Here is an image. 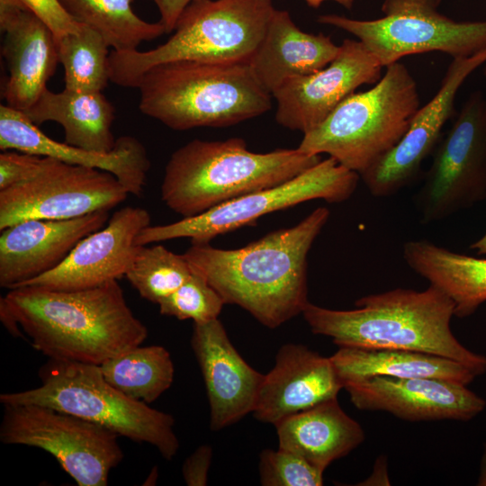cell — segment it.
<instances>
[{"label": "cell", "instance_id": "obj_1", "mask_svg": "<svg viewBox=\"0 0 486 486\" xmlns=\"http://www.w3.org/2000/svg\"><path fill=\"white\" fill-rule=\"evenodd\" d=\"M0 320L50 359L96 365L142 345L148 333L118 280L81 290L10 289L0 298Z\"/></svg>", "mask_w": 486, "mask_h": 486}, {"label": "cell", "instance_id": "obj_2", "mask_svg": "<svg viewBox=\"0 0 486 486\" xmlns=\"http://www.w3.org/2000/svg\"><path fill=\"white\" fill-rule=\"evenodd\" d=\"M319 207L296 225L236 249L192 244L183 254L225 304H236L274 328L302 313L308 301V254L328 220Z\"/></svg>", "mask_w": 486, "mask_h": 486}, {"label": "cell", "instance_id": "obj_3", "mask_svg": "<svg viewBox=\"0 0 486 486\" xmlns=\"http://www.w3.org/2000/svg\"><path fill=\"white\" fill-rule=\"evenodd\" d=\"M352 310L310 303L302 315L311 331L339 347L402 349L447 357L477 376L486 373V356L466 348L451 329L454 305L438 288H396L361 297Z\"/></svg>", "mask_w": 486, "mask_h": 486}, {"label": "cell", "instance_id": "obj_4", "mask_svg": "<svg viewBox=\"0 0 486 486\" xmlns=\"http://www.w3.org/2000/svg\"><path fill=\"white\" fill-rule=\"evenodd\" d=\"M321 160L297 148L248 149L241 138L194 140L177 148L165 168L161 199L184 218L237 197L279 185Z\"/></svg>", "mask_w": 486, "mask_h": 486}, {"label": "cell", "instance_id": "obj_5", "mask_svg": "<svg viewBox=\"0 0 486 486\" xmlns=\"http://www.w3.org/2000/svg\"><path fill=\"white\" fill-rule=\"evenodd\" d=\"M136 88L140 112L176 130L230 127L272 107V94L248 62L162 63L147 70Z\"/></svg>", "mask_w": 486, "mask_h": 486}, {"label": "cell", "instance_id": "obj_6", "mask_svg": "<svg viewBox=\"0 0 486 486\" xmlns=\"http://www.w3.org/2000/svg\"><path fill=\"white\" fill-rule=\"evenodd\" d=\"M274 10L272 0H196L185 8L163 44L146 51L112 50L110 81L136 87L147 70L176 60L248 62Z\"/></svg>", "mask_w": 486, "mask_h": 486}, {"label": "cell", "instance_id": "obj_7", "mask_svg": "<svg viewBox=\"0 0 486 486\" xmlns=\"http://www.w3.org/2000/svg\"><path fill=\"white\" fill-rule=\"evenodd\" d=\"M374 86L346 97L320 124L303 134L298 148L327 154L359 176L403 137L420 107L416 80L398 61Z\"/></svg>", "mask_w": 486, "mask_h": 486}, {"label": "cell", "instance_id": "obj_8", "mask_svg": "<svg viewBox=\"0 0 486 486\" xmlns=\"http://www.w3.org/2000/svg\"><path fill=\"white\" fill-rule=\"evenodd\" d=\"M36 388L0 394L4 404H37L100 425L119 436L156 447L171 461L179 449L172 415L133 400L112 386L100 366L50 359Z\"/></svg>", "mask_w": 486, "mask_h": 486}, {"label": "cell", "instance_id": "obj_9", "mask_svg": "<svg viewBox=\"0 0 486 486\" xmlns=\"http://www.w3.org/2000/svg\"><path fill=\"white\" fill-rule=\"evenodd\" d=\"M442 0H383V16L357 20L323 14L317 21L354 35L383 67L415 54L438 51L465 58L486 48V20L457 22L438 10Z\"/></svg>", "mask_w": 486, "mask_h": 486}, {"label": "cell", "instance_id": "obj_10", "mask_svg": "<svg viewBox=\"0 0 486 486\" xmlns=\"http://www.w3.org/2000/svg\"><path fill=\"white\" fill-rule=\"evenodd\" d=\"M360 176L328 158L279 185L256 191L178 221L144 228L136 238L139 246L188 238L206 244L219 235L255 223L268 213L311 200L330 203L348 200Z\"/></svg>", "mask_w": 486, "mask_h": 486}, {"label": "cell", "instance_id": "obj_11", "mask_svg": "<svg viewBox=\"0 0 486 486\" xmlns=\"http://www.w3.org/2000/svg\"><path fill=\"white\" fill-rule=\"evenodd\" d=\"M0 441L40 448L78 486H106L123 459L119 436L75 415L37 404H4Z\"/></svg>", "mask_w": 486, "mask_h": 486}, {"label": "cell", "instance_id": "obj_12", "mask_svg": "<svg viewBox=\"0 0 486 486\" xmlns=\"http://www.w3.org/2000/svg\"><path fill=\"white\" fill-rule=\"evenodd\" d=\"M486 199V96L472 92L433 151L415 206L424 224Z\"/></svg>", "mask_w": 486, "mask_h": 486}, {"label": "cell", "instance_id": "obj_13", "mask_svg": "<svg viewBox=\"0 0 486 486\" xmlns=\"http://www.w3.org/2000/svg\"><path fill=\"white\" fill-rule=\"evenodd\" d=\"M128 194L107 171L45 157L33 177L0 190V230L31 219L65 220L110 211Z\"/></svg>", "mask_w": 486, "mask_h": 486}, {"label": "cell", "instance_id": "obj_14", "mask_svg": "<svg viewBox=\"0 0 486 486\" xmlns=\"http://www.w3.org/2000/svg\"><path fill=\"white\" fill-rule=\"evenodd\" d=\"M484 64L486 48L470 57L452 59L436 94L419 107L400 140L360 175L373 196L393 195L414 180L422 162L439 142L446 122L454 115L458 90Z\"/></svg>", "mask_w": 486, "mask_h": 486}, {"label": "cell", "instance_id": "obj_15", "mask_svg": "<svg viewBox=\"0 0 486 486\" xmlns=\"http://www.w3.org/2000/svg\"><path fill=\"white\" fill-rule=\"evenodd\" d=\"M382 68L360 40L345 39L328 66L288 80L272 94L276 102L275 121L304 134L320 124L358 87L376 84Z\"/></svg>", "mask_w": 486, "mask_h": 486}, {"label": "cell", "instance_id": "obj_16", "mask_svg": "<svg viewBox=\"0 0 486 486\" xmlns=\"http://www.w3.org/2000/svg\"><path fill=\"white\" fill-rule=\"evenodd\" d=\"M150 220L141 207L117 210L103 228L83 238L59 266L20 286L81 290L125 276L140 248L136 238Z\"/></svg>", "mask_w": 486, "mask_h": 486}, {"label": "cell", "instance_id": "obj_17", "mask_svg": "<svg viewBox=\"0 0 486 486\" xmlns=\"http://www.w3.org/2000/svg\"><path fill=\"white\" fill-rule=\"evenodd\" d=\"M468 385L436 378L374 376L344 385L361 410L384 411L408 421H468L486 408V400Z\"/></svg>", "mask_w": 486, "mask_h": 486}, {"label": "cell", "instance_id": "obj_18", "mask_svg": "<svg viewBox=\"0 0 486 486\" xmlns=\"http://www.w3.org/2000/svg\"><path fill=\"white\" fill-rule=\"evenodd\" d=\"M109 218V211L101 210L73 219H31L2 230L0 286L10 290L54 269Z\"/></svg>", "mask_w": 486, "mask_h": 486}, {"label": "cell", "instance_id": "obj_19", "mask_svg": "<svg viewBox=\"0 0 486 486\" xmlns=\"http://www.w3.org/2000/svg\"><path fill=\"white\" fill-rule=\"evenodd\" d=\"M191 346L206 388L211 429L227 428L253 412L265 374L238 354L221 321L194 324Z\"/></svg>", "mask_w": 486, "mask_h": 486}, {"label": "cell", "instance_id": "obj_20", "mask_svg": "<svg viewBox=\"0 0 486 486\" xmlns=\"http://www.w3.org/2000/svg\"><path fill=\"white\" fill-rule=\"evenodd\" d=\"M0 28L8 68L2 96L6 105L24 112L47 89L55 73L59 62L56 40L22 0H0Z\"/></svg>", "mask_w": 486, "mask_h": 486}, {"label": "cell", "instance_id": "obj_21", "mask_svg": "<svg viewBox=\"0 0 486 486\" xmlns=\"http://www.w3.org/2000/svg\"><path fill=\"white\" fill-rule=\"evenodd\" d=\"M0 148L50 157L68 164L107 171L128 190L140 196L150 167L143 144L132 136L116 140L110 152L86 150L52 140L22 112L6 104L0 106Z\"/></svg>", "mask_w": 486, "mask_h": 486}, {"label": "cell", "instance_id": "obj_22", "mask_svg": "<svg viewBox=\"0 0 486 486\" xmlns=\"http://www.w3.org/2000/svg\"><path fill=\"white\" fill-rule=\"evenodd\" d=\"M343 383L330 357L300 344H285L265 374L254 417L276 425L284 418L338 397Z\"/></svg>", "mask_w": 486, "mask_h": 486}, {"label": "cell", "instance_id": "obj_23", "mask_svg": "<svg viewBox=\"0 0 486 486\" xmlns=\"http://www.w3.org/2000/svg\"><path fill=\"white\" fill-rule=\"evenodd\" d=\"M339 50L329 36L303 32L289 12L275 9L248 62L257 82L273 94L288 80L328 66Z\"/></svg>", "mask_w": 486, "mask_h": 486}, {"label": "cell", "instance_id": "obj_24", "mask_svg": "<svg viewBox=\"0 0 486 486\" xmlns=\"http://www.w3.org/2000/svg\"><path fill=\"white\" fill-rule=\"evenodd\" d=\"M274 427L278 448L302 456L322 471L365 439L363 428L343 410L338 397L289 416Z\"/></svg>", "mask_w": 486, "mask_h": 486}, {"label": "cell", "instance_id": "obj_25", "mask_svg": "<svg viewBox=\"0 0 486 486\" xmlns=\"http://www.w3.org/2000/svg\"><path fill=\"white\" fill-rule=\"evenodd\" d=\"M408 266L441 290L454 305V317L472 315L486 302V258L456 253L428 239L403 244Z\"/></svg>", "mask_w": 486, "mask_h": 486}, {"label": "cell", "instance_id": "obj_26", "mask_svg": "<svg viewBox=\"0 0 486 486\" xmlns=\"http://www.w3.org/2000/svg\"><path fill=\"white\" fill-rule=\"evenodd\" d=\"M114 107L102 92H85L65 88L54 93L48 88L23 113L37 126L59 123L65 142L86 150L110 152L114 148L112 128Z\"/></svg>", "mask_w": 486, "mask_h": 486}, {"label": "cell", "instance_id": "obj_27", "mask_svg": "<svg viewBox=\"0 0 486 486\" xmlns=\"http://www.w3.org/2000/svg\"><path fill=\"white\" fill-rule=\"evenodd\" d=\"M330 358L343 388L346 383L374 376L436 378L464 385L477 377L462 363L418 351L339 347Z\"/></svg>", "mask_w": 486, "mask_h": 486}, {"label": "cell", "instance_id": "obj_28", "mask_svg": "<svg viewBox=\"0 0 486 486\" xmlns=\"http://www.w3.org/2000/svg\"><path fill=\"white\" fill-rule=\"evenodd\" d=\"M104 378L126 396L149 404L174 381L170 353L162 346L141 345L100 364Z\"/></svg>", "mask_w": 486, "mask_h": 486}, {"label": "cell", "instance_id": "obj_29", "mask_svg": "<svg viewBox=\"0 0 486 486\" xmlns=\"http://www.w3.org/2000/svg\"><path fill=\"white\" fill-rule=\"evenodd\" d=\"M79 23L99 32L114 51L138 50L140 43L166 33L159 22L138 16L131 0H59Z\"/></svg>", "mask_w": 486, "mask_h": 486}, {"label": "cell", "instance_id": "obj_30", "mask_svg": "<svg viewBox=\"0 0 486 486\" xmlns=\"http://www.w3.org/2000/svg\"><path fill=\"white\" fill-rule=\"evenodd\" d=\"M65 88L102 92L110 81L109 45L96 31L83 25L77 32L56 40Z\"/></svg>", "mask_w": 486, "mask_h": 486}, {"label": "cell", "instance_id": "obj_31", "mask_svg": "<svg viewBox=\"0 0 486 486\" xmlns=\"http://www.w3.org/2000/svg\"><path fill=\"white\" fill-rule=\"evenodd\" d=\"M193 272L183 254H176L158 244L140 246L125 277L142 298L158 304L178 289Z\"/></svg>", "mask_w": 486, "mask_h": 486}, {"label": "cell", "instance_id": "obj_32", "mask_svg": "<svg viewBox=\"0 0 486 486\" xmlns=\"http://www.w3.org/2000/svg\"><path fill=\"white\" fill-rule=\"evenodd\" d=\"M194 270V269H193ZM225 304L218 292L206 279L194 271L191 276L173 293L159 303L161 315L180 320H192L202 324L218 319Z\"/></svg>", "mask_w": 486, "mask_h": 486}, {"label": "cell", "instance_id": "obj_33", "mask_svg": "<svg viewBox=\"0 0 486 486\" xmlns=\"http://www.w3.org/2000/svg\"><path fill=\"white\" fill-rule=\"evenodd\" d=\"M323 472L302 456L287 450L265 449L260 454L263 486H320Z\"/></svg>", "mask_w": 486, "mask_h": 486}, {"label": "cell", "instance_id": "obj_34", "mask_svg": "<svg viewBox=\"0 0 486 486\" xmlns=\"http://www.w3.org/2000/svg\"><path fill=\"white\" fill-rule=\"evenodd\" d=\"M45 157L22 151L4 150L0 154V190L33 177L41 168Z\"/></svg>", "mask_w": 486, "mask_h": 486}, {"label": "cell", "instance_id": "obj_35", "mask_svg": "<svg viewBox=\"0 0 486 486\" xmlns=\"http://www.w3.org/2000/svg\"><path fill=\"white\" fill-rule=\"evenodd\" d=\"M52 32L55 40L77 32L83 24L76 21L59 0H22Z\"/></svg>", "mask_w": 486, "mask_h": 486}, {"label": "cell", "instance_id": "obj_36", "mask_svg": "<svg viewBox=\"0 0 486 486\" xmlns=\"http://www.w3.org/2000/svg\"><path fill=\"white\" fill-rule=\"evenodd\" d=\"M212 457V446L202 445L186 458L182 467V474L186 485H207Z\"/></svg>", "mask_w": 486, "mask_h": 486}, {"label": "cell", "instance_id": "obj_37", "mask_svg": "<svg viewBox=\"0 0 486 486\" xmlns=\"http://www.w3.org/2000/svg\"><path fill=\"white\" fill-rule=\"evenodd\" d=\"M157 5L166 33L174 31L176 24L185 8L196 0H152Z\"/></svg>", "mask_w": 486, "mask_h": 486}, {"label": "cell", "instance_id": "obj_38", "mask_svg": "<svg viewBox=\"0 0 486 486\" xmlns=\"http://www.w3.org/2000/svg\"><path fill=\"white\" fill-rule=\"evenodd\" d=\"M326 1H333L347 10H351L356 0H304V2L312 8H319Z\"/></svg>", "mask_w": 486, "mask_h": 486}, {"label": "cell", "instance_id": "obj_39", "mask_svg": "<svg viewBox=\"0 0 486 486\" xmlns=\"http://www.w3.org/2000/svg\"><path fill=\"white\" fill-rule=\"evenodd\" d=\"M478 486H486V443L483 447V452L480 463V471L477 479Z\"/></svg>", "mask_w": 486, "mask_h": 486}, {"label": "cell", "instance_id": "obj_40", "mask_svg": "<svg viewBox=\"0 0 486 486\" xmlns=\"http://www.w3.org/2000/svg\"><path fill=\"white\" fill-rule=\"evenodd\" d=\"M470 248L474 250L479 256H486V232L475 242H473Z\"/></svg>", "mask_w": 486, "mask_h": 486}, {"label": "cell", "instance_id": "obj_41", "mask_svg": "<svg viewBox=\"0 0 486 486\" xmlns=\"http://www.w3.org/2000/svg\"><path fill=\"white\" fill-rule=\"evenodd\" d=\"M484 68V69H483V75H484V76L486 77V64H484V68Z\"/></svg>", "mask_w": 486, "mask_h": 486}]
</instances>
